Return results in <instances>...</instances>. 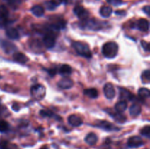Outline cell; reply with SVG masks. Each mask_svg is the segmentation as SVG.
I'll list each match as a JSON object with an SVG mask.
<instances>
[{
    "label": "cell",
    "instance_id": "6da1fadb",
    "mask_svg": "<svg viewBox=\"0 0 150 149\" xmlns=\"http://www.w3.org/2000/svg\"><path fill=\"white\" fill-rule=\"evenodd\" d=\"M119 47L116 42H108L104 44L102 48L103 54L105 57L108 58H113L118 53Z\"/></svg>",
    "mask_w": 150,
    "mask_h": 149
},
{
    "label": "cell",
    "instance_id": "7a4b0ae2",
    "mask_svg": "<svg viewBox=\"0 0 150 149\" xmlns=\"http://www.w3.org/2000/svg\"><path fill=\"white\" fill-rule=\"evenodd\" d=\"M72 46L74 48L75 51L77 52V53L80 56L88 58L92 57L91 50L86 44L83 43L81 42H73L72 44Z\"/></svg>",
    "mask_w": 150,
    "mask_h": 149
},
{
    "label": "cell",
    "instance_id": "3957f363",
    "mask_svg": "<svg viewBox=\"0 0 150 149\" xmlns=\"http://www.w3.org/2000/svg\"><path fill=\"white\" fill-rule=\"evenodd\" d=\"M31 95L35 99L40 100L45 95V87L40 84L34 85L31 88Z\"/></svg>",
    "mask_w": 150,
    "mask_h": 149
},
{
    "label": "cell",
    "instance_id": "277c9868",
    "mask_svg": "<svg viewBox=\"0 0 150 149\" xmlns=\"http://www.w3.org/2000/svg\"><path fill=\"white\" fill-rule=\"evenodd\" d=\"M73 13L79 19L82 20H86L87 18H89V13L84 7L81 5H76L73 9Z\"/></svg>",
    "mask_w": 150,
    "mask_h": 149
},
{
    "label": "cell",
    "instance_id": "5b68a950",
    "mask_svg": "<svg viewBox=\"0 0 150 149\" xmlns=\"http://www.w3.org/2000/svg\"><path fill=\"white\" fill-rule=\"evenodd\" d=\"M103 92L104 94H105V97L107 99H112L113 98H114L116 95L115 90H114V88L113 86V85L111 83H108L104 86L103 87Z\"/></svg>",
    "mask_w": 150,
    "mask_h": 149
},
{
    "label": "cell",
    "instance_id": "8992f818",
    "mask_svg": "<svg viewBox=\"0 0 150 149\" xmlns=\"http://www.w3.org/2000/svg\"><path fill=\"white\" fill-rule=\"evenodd\" d=\"M144 145V141L139 136H133L127 141V145L130 148H139Z\"/></svg>",
    "mask_w": 150,
    "mask_h": 149
},
{
    "label": "cell",
    "instance_id": "52a82bcc",
    "mask_svg": "<svg viewBox=\"0 0 150 149\" xmlns=\"http://www.w3.org/2000/svg\"><path fill=\"white\" fill-rule=\"evenodd\" d=\"M83 22H85V27L88 28L89 29H92V30H99L102 27L100 23L98 22V20H95V19L87 18L86 20H83Z\"/></svg>",
    "mask_w": 150,
    "mask_h": 149
},
{
    "label": "cell",
    "instance_id": "ba28073f",
    "mask_svg": "<svg viewBox=\"0 0 150 149\" xmlns=\"http://www.w3.org/2000/svg\"><path fill=\"white\" fill-rule=\"evenodd\" d=\"M42 42H43L45 47H46L47 48H54L56 44L55 37L51 34H46L43 37Z\"/></svg>",
    "mask_w": 150,
    "mask_h": 149
},
{
    "label": "cell",
    "instance_id": "9c48e42d",
    "mask_svg": "<svg viewBox=\"0 0 150 149\" xmlns=\"http://www.w3.org/2000/svg\"><path fill=\"white\" fill-rule=\"evenodd\" d=\"M57 85L62 89H68L73 87V85H74V83H73V81L70 78L64 77V78L61 79L58 82Z\"/></svg>",
    "mask_w": 150,
    "mask_h": 149
},
{
    "label": "cell",
    "instance_id": "30bf717a",
    "mask_svg": "<svg viewBox=\"0 0 150 149\" xmlns=\"http://www.w3.org/2000/svg\"><path fill=\"white\" fill-rule=\"evenodd\" d=\"M1 48H3L4 51H5L7 53H10L13 52V51H16V47L15 46L14 44L11 43V42H8V41H2L1 43Z\"/></svg>",
    "mask_w": 150,
    "mask_h": 149
},
{
    "label": "cell",
    "instance_id": "8fae6325",
    "mask_svg": "<svg viewBox=\"0 0 150 149\" xmlns=\"http://www.w3.org/2000/svg\"><path fill=\"white\" fill-rule=\"evenodd\" d=\"M137 26L138 29L139 30H141L142 32H146L149 31V23L146 19L142 18L140 20H139V21L137 22Z\"/></svg>",
    "mask_w": 150,
    "mask_h": 149
},
{
    "label": "cell",
    "instance_id": "7c38bea8",
    "mask_svg": "<svg viewBox=\"0 0 150 149\" xmlns=\"http://www.w3.org/2000/svg\"><path fill=\"white\" fill-rule=\"evenodd\" d=\"M68 122L73 127H79L82 124L83 121L79 116L76 115H71L68 117Z\"/></svg>",
    "mask_w": 150,
    "mask_h": 149
},
{
    "label": "cell",
    "instance_id": "4fadbf2b",
    "mask_svg": "<svg viewBox=\"0 0 150 149\" xmlns=\"http://www.w3.org/2000/svg\"><path fill=\"white\" fill-rule=\"evenodd\" d=\"M120 98L123 101L125 100H131L133 95L131 94L130 91L124 88H120Z\"/></svg>",
    "mask_w": 150,
    "mask_h": 149
},
{
    "label": "cell",
    "instance_id": "5bb4252c",
    "mask_svg": "<svg viewBox=\"0 0 150 149\" xmlns=\"http://www.w3.org/2000/svg\"><path fill=\"white\" fill-rule=\"evenodd\" d=\"M9 17V11L4 5H0V22L4 23L7 21Z\"/></svg>",
    "mask_w": 150,
    "mask_h": 149
},
{
    "label": "cell",
    "instance_id": "9a60e30c",
    "mask_svg": "<svg viewBox=\"0 0 150 149\" xmlns=\"http://www.w3.org/2000/svg\"><path fill=\"white\" fill-rule=\"evenodd\" d=\"M6 35L11 39H18L19 38V33L15 28H9L6 30Z\"/></svg>",
    "mask_w": 150,
    "mask_h": 149
},
{
    "label": "cell",
    "instance_id": "2e32d148",
    "mask_svg": "<svg viewBox=\"0 0 150 149\" xmlns=\"http://www.w3.org/2000/svg\"><path fill=\"white\" fill-rule=\"evenodd\" d=\"M13 58H14L15 61H18L19 63H22V64H24V63L27 62L29 61V58H27L25 54L22 53L20 52H16L13 55Z\"/></svg>",
    "mask_w": 150,
    "mask_h": 149
},
{
    "label": "cell",
    "instance_id": "e0dca14e",
    "mask_svg": "<svg viewBox=\"0 0 150 149\" xmlns=\"http://www.w3.org/2000/svg\"><path fill=\"white\" fill-rule=\"evenodd\" d=\"M142 112V108L141 105L138 103H134L130 106V114L132 116H137Z\"/></svg>",
    "mask_w": 150,
    "mask_h": 149
},
{
    "label": "cell",
    "instance_id": "ac0fdd59",
    "mask_svg": "<svg viewBox=\"0 0 150 149\" xmlns=\"http://www.w3.org/2000/svg\"><path fill=\"white\" fill-rule=\"evenodd\" d=\"M85 141L89 145H94L98 142V137H97V135L95 133L91 132L86 136V137H85Z\"/></svg>",
    "mask_w": 150,
    "mask_h": 149
},
{
    "label": "cell",
    "instance_id": "d6986e66",
    "mask_svg": "<svg viewBox=\"0 0 150 149\" xmlns=\"http://www.w3.org/2000/svg\"><path fill=\"white\" fill-rule=\"evenodd\" d=\"M98 126L100 128L103 129L107 130V131H111V130H115L117 129L115 126L113 125L111 123L108 122L106 121H102L98 124Z\"/></svg>",
    "mask_w": 150,
    "mask_h": 149
},
{
    "label": "cell",
    "instance_id": "ffe728a7",
    "mask_svg": "<svg viewBox=\"0 0 150 149\" xmlns=\"http://www.w3.org/2000/svg\"><path fill=\"white\" fill-rule=\"evenodd\" d=\"M31 11L37 17H40L44 14V8L40 5H35L32 7Z\"/></svg>",
    "mask_w": 150,
    "mask_h": 149
},
{
    "label": "cell",
    "instance_id": "44dd1931",
    "mask_svg": "<svg viewBox=\"0 0 150 149\" xmlns=\"http://www.w3.org/2000/svg\"><path fill=\"white\" fill-rule=\"evenodd\" d=\"M100 13L104 18H108L112 13V8L109 6H103L100 10Z\"/></svg>",
    "mask_w": 150,
    "mask_h": 149
},
{
    "label": "cell",
    "instance_id": "7402d4cb",
    "mask_svg": "<svg viewBox=\"0 0 150 149\" xmlns=\"http://www.w3.org/2000/svg\"><path fill=\"white\" fill-rule=\"evenodd\" d=\"M127 103L126 101L122 100L121 102H119L116 104L115 110L117 112H122L127 109Z\"/></svg>",
    "mask_w": 150,
    "mask_h": 149
},
{
    "label": "cell",
    "instance_id": "603a6c76",
    "mask_svg": "<svg viewBox=\"0 0 150 149\" xmlns=\"http://www.w3.org/2000/svg\"><path fill=\"white\" fill-rule=\"evenodd\" d=\"M84 94L86 96H89V98H92V99H95L98 96V91L97 89H85L84 91H83Z\"/></svg>",
    "mask_w": 150,
    "mask_h": 149
},
{
    "label": "cell",
    "instance_id": "cb8c5ba5",
    "mask_svg": "<svg viewBox=\"0 0 150 149\" xmlns=\"http://www.w3.org/2000/svg\"><path fill=\"white\" fill-rule=\"evenodd\" d=\"M59 72V73L61 74H63V75H67V74H71L72 72H73V70H72L70 66L67 65V64H64V65H62L60 67Z\"/></svg>",
    "mask_w": 150,
    "mask_h": 149
},
{
    "label": "cell",
    "instance_id": "d4e9b609",
    "mask_svg": "<svg viewBox=\"0 0 150 149\" xmlns=\"http://www.w3.org/2000/svg\"><path fill=\"white\" fill-rule=\"evenodd\" d=\"M138 94L142 99H148L150 96V91L146 88H141L138 91Z\"/></svg>",
    "mask_w": 150,
    "mask_h": 149
},
{
    "label": "cell",
    "instance_id": "484cf974",
    "mask_svg": "<svg viewBox=\"0 0 150 149\" xmlns=\"http://www.w3.org/2000/svg\"><path fill=\"white\" fill-rule=\"evenodd\" d=\"M111 116L114 118V120L119 123H124L126 121V118L124 115H121L120 112H117V113H111Z\"/></svg>",
    "mask_w": 150,
    "mask_h": 149
},
{
    "label": "cell",
    "instance_id": "4316f807",
    "mask_svg": "<svg viewBox=\"0 0 150 149\" xmlns=\"http://www.w3.org/2000/svg\"><path fill=\"white\" fill-rule=\"evenodd\" d=\"M142 80L144 83H149L150 82V70H146L142 74Z\"/></svg>",
    "mask_w": 150,
    "mask_h": 149
},
{
    "label": "cell",
    "instance_id": "83f0119b",
    "mask_svg": "<svg viewBox=\"0 0 150 149\" xmlns=\"http://www.w3.org/2000/svg\"><path fill=\"white\" fill-rule=\"evenodd\" d=\"M9 129V124L5 121H0V132L3 133Z\"/></svg>",
    "mask_w": 150,
    "mask_h": 149
},
{
    "label": "cell",
    "instance_id": "f1b7e54d",
    "mask_svg": "<svg viewBox=\"0 0 150 149\" xmlns=\"http://www.w3.org/2000/svg\"><path fill=\"white\" fill-rule=\"evenodd\" d=\"M141 134L143 136H145L147 138L150 137V127L149 126H146L141 130Z\"/></svg>",
    "mask_w": 150,
    "mask_h": 149
},
{
    "label": "cell",
    "instance_id": "f546056e",
    "mask_svg": "<svg viewBox=\"0 0 150 149\" xmlns=\"http://www.w3.org/2000/svg\"><path fill=\"white\" fill-rule=\"evenodd\" d=\"M40 115L42 117H48V118H51V117H54L56 115H54L52 112L48 110H42L40 111ZM56 117V116H55Z\"/></svg>",
    "mask_w": 150,
    "mask_h": 149
},
{
    "label": "cell",
    "instance_id": "4dcf8cb0",
    "mask_svg": "<svg viewBox=\"0 0 150 149\" xmlns=\"http://www.w3.org/2000/svg\"><path fill=\"white\" fill-rule=\"evenodd\" d=\"M141 44H142V48L144 49V51H146V52H149V42H146V41H144V40H142V42H141Z\"/></svg>",
    "mask_w": 150,
    "mask_h": 149
},
{
    "label": "cell",
    "instance_id": "1f68e13d",
    "mask_svg": "<svg viewBox=\"0 0 150 149\" xmlns=\"http://www.w3.org/2000/svg\"><path fill=\"white\" fill-rule=\"evenodd\" d=\"M107 2L114 6H118L122 4V0H107Z\"/></svg>",
    "mask_w": 150,
    "mask_h": 149
},
{
    "label": "cell",
    "instance_id": "d6a6232c",
    "mask_svg": "<svg viewBox=\"0 0 150 149\" xmlns=\"http://www.w3.org/2000/svg\"><path fill=\"white\" fill-rule=\"evenodd\" d=\"M45 5H46V7L48 10H54L56 7L51 1H47V2L45 3Z\"/></svg>",
    "mask_w": 150,
    "mask_h": 149
},
{
    "label": "cell",
    "instance_id": "836d02e7",
    "mask_svg": "<svg viewBox=\"0 0 150 149\" xmlns=\"http://www.w3.org/2000/svg\"><path fill=\"white\" fill-rule=\"evenodd\" d=\"M81 0H64V2L66 4H77Z\"/></svg>",
    "mask_w": 150,
    "mask_h": 149
},
{
    "label": "cell",
    "instance_id": "e575fe53",
    "mask_svg": "<svg viewBox=\"0 0 150 149\" xmlns=\"http://www.w3.org/2000/svg\"><path fill=\"white\" fill-rule=\"evenodd\" d=\"M51 1L53 3V4H54L55 7H57V6H59V4H61L62 3L64 2V0H51Z\"/></svg>",
    "mask_w": 150,
    "mask_h": 149
},
{
    "label": "cell",
    "instance_id": "d590c367",
    "mask_svg": "<svg viewBox=\"0 0 150 149\" xmlns=\"http://www.w3.org/2000/svg\"><path fill=\"white\" fill-rule=\"evenodd\" d=\"M149 10H150V7L149 5H146L144 7V13H146V15H149Z\"/></svg>",
    "mask_w": 150,
    "mask_h": 149
},
{
    "label": "cell",
    "instance_id": "8d00e7d4",
    "mask_svg": "<svg viewBox=\"0 0 150 149\" xmlns=\"http://www.w3.org/2000/svg\"><path fill=\"white\" fill-rule=\"evenodd\" d=\"M12 108H13V110L18 111L19 110V107H18V105H17V104H14V105H13V107H12Z\"/></svg>",
    "mask_w": 150,
    "mask_h": 149
},
{
    "label": "cell",
    "instance_id": "74e56055",
    "mask_svg": "<svg viewBox=\"0 0 150 149\" xmlns=\"http://www.w3.org/2000/svg\"><path fill=\"white\" fill-rule=\"evenodd\" d=\"M49 74L51 76H54V74H56V71L54 70H53V69H51V70H49Z\"/></svg>",
    "mask_w": 150,
    "mask_h": 149
},
{
    "label": "cell",
    "instance_id": "f35d334b",
    "mask_svg": "<svg viewBox=\"0 0 150 149\" xmlns=\"http://www.w3.org/2000/svg\"><path fill=\"white\" fill-rule=\"evenodd\" d=\"M146 149H147V148H146Z\"/></svg>",
    "mask_w": 150,
    "mask_h": 149
}]
</instances>
